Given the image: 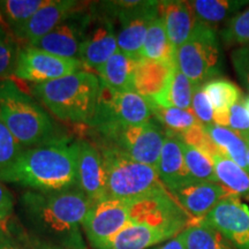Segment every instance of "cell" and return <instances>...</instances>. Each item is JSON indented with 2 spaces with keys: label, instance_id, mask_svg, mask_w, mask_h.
<instances>
[{
  "label": "cell",
  "instance_id": "1",
  "mask_svg": "<svg viewBox=\"0 0 249 249\" xmlns=\"http://www.w3.org/2000/svg\"><path fill=\"white\" fill-rule=\"evenodd\" d=\"M18 203L28 234L55 247L87 249L81 226L93 202L79 187L51 192L29 189Z\"/></svg>",
  "mask_w": 249,
  "mask_h": 249
},
{
  "label": "cell",
  "instance_id": "2",
  "mask_svg": "<svg viewBox=\"0 0 249 249\" xmlns=\"http://www.w3.org/2000/svg\"><path fill=\"white\" fill-rule=\"evenodd\" d=\"M79 142L58 136L24 149L5 182L30 191L51 192L77 187Z\"/></svg>",
  "mask_w": 249,
  "mask_h": 249
},
{
  "label": "cell",
  "instance_id": "3",
  "mask_svg": "<svg viewBox=\"0 0 249 249\" xmlns=\"http://www.w3.org/2000/svg\"><path fill=\"white\" fill-rule=\"evenodd\" d=\"M101 90L97 74L79 71L31 89L48 110L60 120L91 124Z\"/></svg>",
  "mask_w": 249,
  "mask_h": 249
},
{
  "label": "cell",
  "instance_id": "4",
  "mask_svg": "<svg viewBox=\"0 0 249 249\" xmlns=\"http://www.w3.org/2000/svg\"><path fill=\"white\" fill-rule=\"evenodd\" d=\"M0 118L23 149L58 138L53 120L12 79L0 81Z\"/></svg>",
  "mask_w": 249,
  "mask_h": 249
},
{
  "label": "cell",
  "instance_id": "5",
  "mask_svg": "<svg viewBox=\"0 0 249 249\" xmlns=\"http://www.w3.org/2000/svg\"><path fill=\"white\" fill-rule=\"evenodd\" d=\"M99 150L107 172V197L129 203L165 188L156 167L134 160L113 145L105 144Z\"/></svg>",
  "mask_w": 249,
  "mask_h": 249
},
{
  "label": "cell",
  "instance_id": "6",
  "mask_svg": "<svg viewBox=\"0 0 249 249\" xmlns=\"http://www.w3.org/2000/svg\"><path fill=\"white\" fill-rule=\"evenodd\" d=\"M152 118L154 111L150 101L136 91H114L101 80L97 107L90 126L103 140L126 127L148 123Z\"/></svg>",
  "mask_w": 249,
  "mask_h": 249
},
{
  "label": "cell",
  "instance_id": "7",
  "mask_svg": "<svg viewBox=\"0 0 249 249\" xmlns=\"http://www.w3.org/2000/svg\"><path fill=\"white\" fill-rule=\"evenodd\" d=\"M218 36L216 28L197 21L188 40L177 50V66L195 87L223 74L224 55Z\"/></svg>",
  "mask_w": 249,
  "mask_h": 249
},
{
  "label": "cell",
  "instance_id": "8",
  "mask_svg": "<svg viewBox=\"0 0 249 249\" xmlns=\"http://www.w3.org/2000/svg\"><path fill=\"white\" fill-rule=\"evenodd\" d=\"M101 6L116 21L119 51L141 60L149 26L160 15V1H107Z\"/></svg>",
  "mask_w": 249,
  "mask_h": 249
},
{
  "label": "cell",
  "instance_id": "9",
  "mask_svg": "<svg viewBox=\"0 0 249 249\" xmlns=\"http://www.w3.org/2000/svg\"><path fill=\"white\" fill-rule=\"evenodd\" d=\"M129 220L157 227L178 235L192 222V218L180 207L166 188L129 202Z\"/></svg>",
  "mask_w": 249,
  "mask_h": 249
},
{
  "label": "cell",
  "instance_id": "10",
  "mask_svg": "<svg viewBox=\"0 0 249 249\" xmlns=\"http://www.w3.org/2000/svg\"><path fill=\"white\" fill-rule=\"evenodd\" d=\"M99 8L91 5L79 52V59L83 67L96 71L119 51L116 21L101 5Z\"/></svg>",
  "mask_w": 249,
  "mask_h": 249
},
{
  "label": "cell",
  "instance_id": "11",
  "mask_svg": "<svg viewBox=\"0 0 249 249\" xmlns=\"http://www.w3.org/2000/svg\"><path fill=\"white\" fill-rule=\"evenodd\" d=\"M166 129L155 118L148 123L123 128L105 139V144L113 145L139 163L157 167L163 149Z\"/></svg>",
  "mask_w": 249,
  "mask_h": 249
},
{
  "label": "cell",
  "instance_id": "12",
  "mask_svg": "<svg viewBox=\"0 0 249 249\" xmlns=\"http://www.w3.org/2000/svg\"><path fill=\"white\" fill-rule=\"evenodd\" d=\"M82 67L80 59L60 57L36 46L26 45L20 49L14 76L40 85L82 71Z\"/></svg>",
  "mask_w": 249,
  "mask_h": 249
},
{
  "label": "cell",
  "instance_id": "13",
  "mask_svg": "<svg viewBox=\"0 0 249 249\" xmlns=\"http://www.w3.org/2000/svg\"><path fill=\"white\" fill-rule=\"evenodd\" d=\"M128 222V202L107 197L92 204L83 220L82 229L92 247L99 249Z\"/></svg>",
  "mask_w": 249,
  "mask_h": 249
},
{
  "label": "cell",
  "instance_id": "14",
  "mask_svg": "<svg viewBox=\"0 0 249 249\" xmlns=\"http://www.w3.org/2000/svg\"><path fill=\"white\" fill-rule=\"evenodd\" d=\"M236 249H249V207L238 196L220 201L203 218Z\"/></svg>",
  "mask_w": 249,
  "mask_h": 249
},
{
  "label": "cell",
  "instance_id": "15",
  "mask_svg": "<svg viewBox=\"0 0 249 249\" xmlns=\"http://www.w3.org/2000/svg\"><path fill=\"white\" fill-rule=\"evenodd\" d=\"M90 12L91 5L81 6L33 46L60 57L79 59L81 42L89 21Z\"/></svg>",
  "mask_w": 249,
  "mask_h": 249
},
{
  "label": "cell",
  "instance_id": "16",
  "mask_svg": "<svg viewBox=\"0 0 249 249\" xmlns=\"http://www.w3.org/2000/svg\"><path fill=\"white\" fill-rule=\"evenodd\" d=\"M79 142L77 187L93 203L107 198V182L102 152L86 140Z\"/></svg>",
  "mask_w": 249,
  "mask_h": 249
},
{
  "label": "cell",
  "instance_id": "17",
  "mask_svg": "<svg viewBox=\"0 0 249 249\" xmlns=\"http://www.w3.org/2000/svg\"><path fill=\"white\" fill-rule=\"evenodd\" d=\"M192 220L203 219L224 198L231 196L217 182L194 181L171 193Z\"/></svg>",
  "mask_w": 249,
  "mask_h": 249
},
{
  "label": "cell",
  "instance_id": "18",
  "mask_svg": "<svg viewBox=\"0 0 249 249\" xmlns=\"http://www.w3.org/2000/svg\"><path fill=\"white\" fill-rule=\"evenodd\" d=\"M81 6H83V2L75 0H48V2L28 21L17 35V38L24 40L27 45H35L40 38L48 35Z\"/></svg>",
  "mask_w": 249,
  "mask_h": 249
},
{
  "label": "cell",
  "instance_id": "19",
  "mask_svg": "<svg viewBox=\"0 0 249 249\" xmlns=\"http://www.w3.org/2000/svg\"><path fill=\"white\" fill-rule=\"evenodd\" d=\"M156 169L161 183L170 193L195 181L186 166L181 142L169 130Z\"/></svg>",
  "mask_w": 249,
  "mask_h": 249
},
{
  "label": "cell",
  "instance_id": "20",
  "mask_svg": "<svg viewBox=\"0 0 249 249\" xmlns=\"http://www.w3.org/2000/svg\"><path fill=\"white\" fill-rule=\"evenodd\" d=\"M176 65L177 61L139 60L135 71V91L156 103L169 88Z\"/></svg>",
  "mask_w": 249,
  "mask_h": 249
},
{
  "label": "cell",
  "instance_id": "21",
  "mask_svg": "<svg viewBox=\"0 0 249 249\" xmlns=\"http://www.w3.org/2000/svg\"><path fill=\"white\" fill-rule=\"evenodd\" d=\"M160 15L164 20L170 43L177 52L191 37L197 23L189 1L165 0L160 1Z\"/></svg>",
  "mask_w": 249,
  "mask_h": 249
},
{
  "label": "cell",
  "instance_id": "22",
  "mask_svg": "<svg viewBox=\"0 0 249 249\" xmlns=\"http://www.w3.org/2000/svg\"><path fill=\"white\" fill-rule=\"evenodd\" d=\"M172 233L145 224L129 222L99 249H148L173 239Z\"/></svg>",
  "mask_w": 249,
  "mask_h": 249
},
{
  "label": "cell",
  "instance_id": "23",
  "mask_svg": "<svg viewBox=\"0 0 249 249\" xmlns=\"http://www.w3.org/2000/svg\"><path fill=\"white\" fill-rule=\"evenodd\" d=\"M138 60L118 51L97 70L98 76L117 92L135 91V71Z\"/></svg>",
  "mask_w": 249,
  "mask_h": 249
},
{
  "label": "cell",
  "instance_id": "24",
  "mask_svg": "<svg viewBox=\"0 0 249 249\" xmlns=\"http://www.w3.org/2000/svg\"><path fill=\"white\" fill-rule=\"evenodd\" d=\"M196 20L214 28L222 22H229L249 4L248 0H194L189 1Z\"/></svg>",
  "mask_w": 249,
  "mask_h": 249
},
{
  "label": "cell",
  "instance_id": "25",
  "mask_svg": "<svg viewBox=\"0 0 249 249\" xmlns=\"http://www.w3.org/2000/svg\"><path fill=\"white\" fill-rule=\"evenodd\" d=\"M211 160L218 183L227 189L231 195L249 198V172L223 154L214 155Z\"/></svg>",
  "mask_w": 249,
  "mask_h": 249
},
{
  "label": "cell",
  "instance_id": "26",
  "mask_svg": "<svg viewBox=\"0 0 249 249\" xmlns=\"http://www.w3.org/2000/svg\"><path fill=\"white\" fill-rule=\"evenodd\" d=\"M141 59L156 61H176V51L171 45L164 20L158 15L149 26L143 43Z\"/></svg>",
  "mask_w": 249,
  "mask_h": 249
},
{
  "label": "cell",
  "instance_id": "27",
  "mask_svg": "<svg viewBox=\"0 0 249 249\" xmlns=\"http://www.w3.org/2000/svg\"><path fill=\"white\" fill-rule=\"evenodd\" d=\"M204 129L224 156L229 157L248 172L247 143L238 134L226 127L214 124L204 126Z\"/></svg>",
  "mask_w": 249,
  "mask_h": 249
},
{
  "label": "cell",
  "instance_id": "28",
  "mask_svg": "<svg viewBox=\"0 0 249 249\" xmlns=\"http://www.w3.org/2000/svg\"><path fill=\"white\" fill-rule=\"evenodd\" d=\"M46 2L48 0H1L0 20L17 37L28 21Z\"/></svg>",
  "mask_w": 249,
  "mask_h": 249
},
{
  "label": "cell",
  "instance_id": "29",
  "mask_svg": "<svg viewBox=\"0 0 249 249\" xmlns=\"http://www.w3.org/2000/svg\"><path fill=\"white\" fill-rule=\"evenodd\" d=\"M181 234L186 249H236L203 219L192 220Z\"/></svg>",
  "mask_w": 249,
  "mask_h": 249
},
{
  "label": "cell",
  "instance_id": "30",
  "mask_svg": "<svg viewBox=\"0 0 249 249\" xmlns=\"http://www.w3.org/2000/svg\"><path fill=\"white\" fill-rule=\"evenodd\" d=\"M194 90L195 86L176 65L169 88L157 102L152 103V104L163 107H178L181 110H192Z\"/></svg>",
  "mask_w": 249,
  "mask_h": 249
},
{
  "label": "cell",
  "instance_id": "31",
  "mask_svg": "<svg viewBox=\"0 0 249 249\" xmlns=\"http://www.w3.org/2000/svg\"><path fill=\"white\" fill-rule=\"evenodd\" d=\"M203 88L214 112H226L241 99V92L230 80L217 77L204 83Z\"/></svg>",
  "mask_w": 249,
  "mask_h": 249
},
{
  "label": "cell",
  "instance_id": "32",
  "mask_svg": "<svg viewBox=\"0 0 249 249\" xmlns=\"http://www.w3.org/2000/svg\"><path fill=\"white\" fill-rule=\"evenodd\" d=\"M154 118L160 121L166 130L181 133L193 127L202 124L192 110H181L178 107H163L152 104Z\"/></svg>",
  "mask_w": 249,
  "mask_h": 249
},
{
  "label": "cell",
  "instance_id": "33",
  "mask_svg": "<svg viewBox=\"0 0 249 249\" xmlns=\"http://www.w3.org/2000/svg\"><path fill=\"white\" fill-rule=\"evenodd\" d=\"M181 142L183 158L189 174L195 181L201 182H217L218 179L214 173L213 160L204 152H202L192 145Z\"/></svg>",
  "mask_w": 249,
  "mask_h": 249
},
{
  "label": "cell",
  "instance_id": "34",
  "mask_svg": "<svg viewBox=\"0 0 249 249\" xmlns=\"http://www.w3.org/2000/svg\"><path fill=\"white\" fill-rule=\"evenodd\" d=\"M17 39L0 20V81L14 76L21 49Z\"/></svg>",
  "mask_w": 249,
  "mask_h": 249
},
{
  "label": "cell",
  "instance_id": "35",
  "mask_svg": "<svg viewBox=\"0 0 249 249\" xmlns=\"http://www.w3.org/2000/svg\"><path fill=\"white\" fill-rule=\"evenodd\" d=\"M213 124L226 127L238 134L246 143L249 142V114L242 98L226 112H214Z\"/></svg>",
  "mask_w": 249,
  "mask_h": 249
},
{
  "label": "cell",
  "instance_id": "36",
  "mask_svg": "<svg viewBox=\"0 0 249 249\" xmlns=\"http://www.w3.org/2000/svg\"><path fill=\"white\" fill-rule=\"evenodd\" d=\"M23 150L0 118V181H6V178Z\"/></svg>",
  "mask_w": 249,
  "mask_h": 249
},
{
  "label": "cell",
  "instance_id": "37",
  "mask_svg": "<svg viewBox=\"0 0 249 249\" xmlns=\"http://www.w3.org/2000/svg\"><path fill=\"white\" fill-rule=\"evenodd\" d=\"M219 37L227 46H249V7L226 22Z\"/></svg>",
  "mask_w": 249,
  "mask_h": 249
},
{
  "label": "cell",
  "instance_id": "38",
  "mask_svg": "<svg viewBox=\"0 0 249 249\" xmlns=\"http://www.w3.org/2000/svg\"><path fill=\"white\" fill-rule=\"evenodd\" d=\"M173 134L180 140V141L198 149L200 151L204 152L205 155L209 156L210 158H213L214 155L222 154V152L219 151V149L216 147V144L213 142V140L210 139V136L208 135V133L205 132L203 124H197V126L187 129L185 132Z\"/></svg>",
  "mask_w": 249,
  "mask_h": 249
},
{
  "label": "cell",
  "instance_id": "39",
  "mask_svg": "<svg viewBox=\"0 0 249 249\" xmlns=\"http://www.w3.org/2000/svg\"><path fill=\"white\" fill-rule=\"evenodd\" d=\"M192 111L194 112L195 117L197 118V120L203 126L213 124L214 111L210 103V99L203 88V85L195 87L192 101Z\"/></svg>",
  "mask_w": 249,
  "mask_h": 249
},
{
  "label": "cell",
  "instance_id": "40",
  "mask_svg": "<svg viewBox=\"0 0 249 249\" xmlns=\"http://www.w3.org/2000/svg\"><path fill=\"white\" fill-rule=\"evenodd\" d=\"M231 62L242 87L249 92V46H241L233 50Z\"/></svg>",
  "mask_w": 249,
  "mask_h": 249
},
{
  "label": "cell",
  "instance_id": "41",
  "mask_svg": "<svg viewBox=\"0 0 249 249\" xmlns=\"http://www.w3.org/2000/svg\"><path fill=\"white\" fill-rule=\"evenodd\" d=\"M14 211V197L6 186L0 181V224L7 227Z\"/></svg>",
  "mask_w": 249,
  "mask_h": 249
},
{
  "label": "cell",
  "instance_id": "42",
  "mask_svg": "<svg viewBox=\"0 0 249 249\" xmlns=\"http://www.w3.org/2000/svg\"><path fill=\"white\" fill-rule=\"evenodd\" d=\"M0 249H29V247L24 242L22 235L17 234L8 223V226L0 232Z\"/></svg>",
  "mask_w": 249,
  "mask_h": 249
},
{
  "label": "cell",
  "instance_id": "43",
  "mask_svg": "<svg viewBox=\"0 0 249 249\" xmlns=\"http://www.w3.org/2000/svg\"><path fill=\"white\" fill-rule=\"evenodd\" d=\"M21 235H22L23 240L26 242L28 247H29V249H64V248L55 247V246L48 245L45 244V242L37 240L36 238H34V236H31L30 234H28V233H21Z\"/></svg>",
  "mask_w": 249,
  "mask_h": 249
},
{
  "label": "cell",
  "instance_id": "44",
  "mask_svg": "<svg viewBox=\"0 0 249 249\" xmlns=\"http://www.w3.org/2000/svg\"><path fill=\"white\" fill-rule=\"evenodd\" d=\"M154 249H186L185 241H183V236L181 233L177 236H174L173 239H171L167 242H165L160 247L154 248Z\"/></svg>",
  "mask_w": 249,
  "mask_h": 249
},
{
  "label": "cell",
  "instance_id": "45",
  "mask_svg": "<svg viewBox=\"0 0 249 249\" xmlns=\"http://www.w3.org/2000/svg\"><path fill=\"white\" fill-rule=\"evenodd\" d=\"M242 102H244V105H245L246 110H247L248 114H249V96H246L245 98H242Z\"/></svg>",
  "mask_w": 249,
  "mask_h": 249
},
{
  "label": "cell",
  "instance_id": "46",
  "mask_svg": "<svg viewBox=\"0 0 249 249\" xmlns=\"http://www.w3.org/2000/svg\"><path fill=\"white\" fill-rule=\"evenodd\" d=\"M247 164H248V172H249V142L247 143Z\"/></svg>",
  "mask_w": 249,
  "mask_h": 249
},
{
  "label": "cell",
  "instance_id": "47",
  "mask_svg": "<svg viewBox=\"0 0 249 249\" xmlns=\"http://www.w3.org/2000/svg\"><path fill=\"white\" fill-rule=\"evenodd\" d=\"M7 226H8V225H7ZM5 229H6V227H5V226H2L1 224H0V232H2V231H4Z\"/></svg>",
  "mask_w": 249,
  "mask_h": 249
}]
</instances>
